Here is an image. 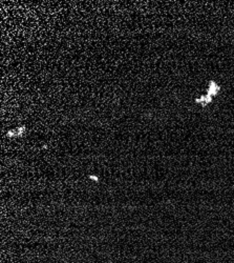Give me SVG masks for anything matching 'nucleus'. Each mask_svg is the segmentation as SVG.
Listing matches in <instances>:
<instances>
[{
  "label": "nucleus",
  "mask_w": 234,
  "mask_h": 263,
  "mask_svg": "<svg viewBox=\"0 0 234 263\" xmlns=\"http://www.w3.org/2000/svg\"><path fill=\"white\" fill-rule=\"evenodd\" d=\"M218 91H220V87L215 84L213 81H211L210 82V87H209V89H208V94L210 95V96H213V95L216 94Z\"/></svg>",
  "instance_id": "f257e3e1"
}]
</instances>
